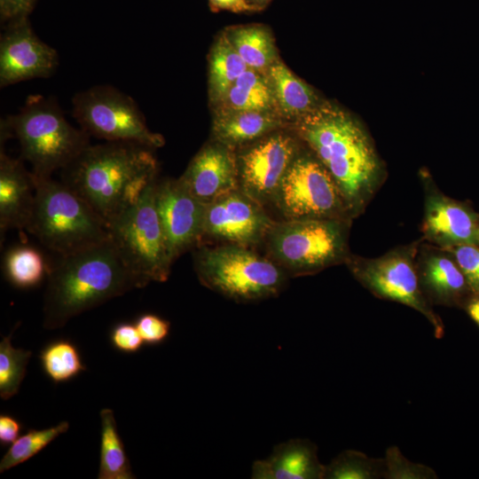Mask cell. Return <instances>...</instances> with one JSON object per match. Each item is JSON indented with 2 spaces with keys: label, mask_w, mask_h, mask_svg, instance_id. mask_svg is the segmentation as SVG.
I'll list each match as a JSON object with an SVG mask.
<instances>
[{
  "label": "cell",
  "mask_w": 479,
  "mask_h": 479,
  "mask_svg": "<svg viewBox=\"0 0 479 479\" xmlns=\"http://www.w3.org/2000/svg\"><path fill=\"white\" fill-rule=\"evenodd\" d=\"M294 131L330 172L357 218L386 178L368 134L350 115L329 104L318 105L294 121Z\"/></svg>",
  "instance_id": "cell-1"
},
{
  "label": "cell",
  "mask_w": 479,
  "mask_h": 479,
  "mask_svg": "<svg viewBox=\"0 0 479 479\" xmlns=\"http://www.w3.org/2000/svg\"><path fill=\"white\" fill-rule=\"evenodd\" d=\"M153 150L133 142L90 144L62 169V182L108 226L158 178Z\"/></svg>",
  "instance_id": "cell-2"
},
{
  "label": "cell",
  "mask_w": 479,
  "mask_h": 479,
  "mask_svg": "<svg viewBox=\"0 0 479 479\" xmlns=\"http://www.w3.org/2000/svg\"><path fill=\"white\" fill-rule=\"evenodd\" d=\"M43 327H63L72 318L137 288L111 240L60 256L48 266Z\"/></svg>",
  "instance_id": "cell-3"
},
{
  "label": "cell",
  "mask_w": 479,
  "mask_h": 479,
  "mask_svg": "<svg viewBox=\"0 0 479 479\" xmlns=\"http://www.w3.org/2000/svg\"><path fill=\"white\" fill-rule=\"evenodd\" d=\"M11 135L32 173L41 177L63 169L90 145V135L72 126L58 105L41 95L29 96L19 113L1 124V137Z\"/></svg>",
  "instance_id": "cell-4"
},
{
  "label": "cell",
  "mask_w": 479,
  "mask_h": 479,
  "mask_svg": "<svg viewBox=\"0 0 479 479\" xmlns=\"http://www.w3.org/2000/svg\"><path fill=\"white\" fill-rule=\"evenodd\" d=\"M34 178L35 205L27 231L46 248L63 256L110 239L107 224L69 186L51 177Z\"/></svg>",
  "instance_id": "cell-5"
},
{
  "label": "cell",
  "mask_w": 479,
  "mask_h": 479,
  "mask_svg": "<svg viewBox=\"0 0 479 479\" xmlns=\"http://www.w3.org/2000/svg\"><path fill=\"white\" fill-rule=\"evenodd\" d=\"M193 261L201 285L236 302L275 297L289 278L266 255L239 245L200 246Z\"/></svg>",
  "instance_id": "cell-6"
},
{
  "label": "cell",
  "mask_w": 479,
  "mask_h": 479,
  "mask_svg": "<svg viewBox=\"0 0 479 479\" xmlns=\"http://www.w3.org/2000/svg\"><path fill=\"white\" fill-rule=\"evenodd\" d=\"M352 223L351 219L277 220L263 246L288 277L313 275L345 263L351 254Z\"/></svg>",
  "instance_id": "cell-7"
},
{
  "label": "cell",
  "mask_w": 479,
  "mask_h": 479,
  "mask_svg": "<svg viewBox=\"0 0 479 479\" xmlns=\"http://www.w3.org/2000/svg\"><path fill=\"white\" fill-rule=\"evenodd\" d=\"M157 179L108 224L110 240L137 288L168 280L174 263L155 204Z\"/></svg>",
  "instance_id": "cell-8"
},
{
  "label": "cell",
  "mask_w": 479,
  "mask_h": 479,
  "mask_svg": "<svg viewBox=\"0 0 479 479\" xmlns=\"http://www.w3.org/2000/svg\"><path fill=\"white\" fill-rule=\"evenodd\" d=\"M420 241L421 238L395 247L373 258L351 253L344 264L352 277L375 297L420 313L430 324L434 336L442 339L444 324L423 294L418 279L416 255Z\"/></svg>",
  "instance_id": "cell-9"
},
{
  "label": "cell",
  "mask_w": 479,
  "mask_h": 479,
  "mask_svg": "<svg viewBox=\"0 0 479 479\" xmlns=\"http://www.w3.org/2000/svg\"><path fill=\"white\" fill-rule=\"evenodd\" d=\"M271 207L279 220L355 219L337 183L310 149L301 148Z\"/></svg>",
  "instance_id": "cell-10"
},
{
  "label": "cell",
  "mask_w": 479,
  "mask_h": 479,
  "mask_svg": "<svg viewBox=\"0 0 479 479\" xmlns=\"http://www.w3.org/2000/svg\"><path fill=\"white\" fill-rule=\"evenodd\" d=\"M73 115L90 136L109 142H133L152 149L164 137L151 131L135 101L109 85L80 91L73 98Z\"/></svg>",
  "instance_id": "cell-11"
},
{
  "label": "cell",
  "mask_w": 479,
  "mask_h": 479,
  "mask_svg": "<svg viewBox=\"0 0 479 479\" xmlns=\"http://www.w3.org/2000/svg\"><path fill=\"white\" fill-rule=\"evenodd\" d=\"M299 137L283 129L235 150L239 190L271 207L281 181L301 150Z\"/></svg>",
  "instance_id": "cell-12"
},
{
  "label": "cell",
  "mask_w": 479,
  "mask_h": 479,
  "mask_svg": "<svg viewBox=\"0 0 479 479\" xmlns=\"http://www.w3.org/2000/svg\"><path fill=\"white\" fill-rule=\"evenodd\" d=\"M276 221L264 207L234 190L205 205L201 241L209 239L255 248L263 245Z\"/></svg>",
  "instance_id": "cell-13"
},
{
  "label": "cell",
  "mask_w": 479,
  "mask_h": 479,
  "mask_svg": "<svg viewBox=\"0 0 479 479\" xmlns=\"http://www.w3.org/2000/svg\"><path fill=\"white\" fill-rule=\"evenodd\" d=\"M420 179L424 194L421 239L443 248L477 245L479 213L471 203L444 194L426 172Z\"/></svg>",
  "instance_id": "cell-14"
},
{
  "label": "cell",
  "mask_w": 479,
  "mask_h": 479,
  "mask_svg": "<svg viewBox=\"0 0 479 479\" xmlns=\"http://www.w3.org/2000/svg\"><path fill=\"white\" fill-rule=\"evenodd\" d=\"M155 204L167 245L175 261L199 246L202 238L205 204L177 179H157Z\"/></svg>",
  "instance_id": "cell-15"
},
{
  "label": "cell",
  "mask_w": 479,
  "mask_h": 479,
  "mask_svg": "<svg viewBox=\"0 0 479 479\" xmlns=\"http://www.w3.org/2000/svg\"><path fill=\"white\" fill-rule=\"evenodd\" d=\"M58 53L43 42L27 18L8 26L0 40V86L51 75L58 66Z\"/></svg>",
  "instance_id": "cell-16"
},
{
  "label": "cell",
  "mask_w": 479,
  "mask_h": 479,
  "mask_svg": "<svg viewBox=\"0 0 479 479\" xmlns=\"http://www.w3.org/2000/svg\"><path fill=\"white\" fill-rule=\"evenodd\" d=\"M416 271L422 293L432 306L462 309L473 294L452 255L422 239Z\"/></svg>",
  "instance_id": "cell-17"
},
{
  "label": "cell",
  "mask_w": 479,
  "mask_h": 479,
  "mask_svg": "<svg viewBox=\"0 0 479 479\" xmlns=\"http://www.w3.org/2000/svg\"><path fill=\"white\" fill-rule=\"evenodd\" d=\"M179 179L205 205L238 190L235 150L211 138L193 156Z\"/></svg>",
  "instance_id": "cell-18"
},
{
  "label": "cell",
  "mask_w": 479,
  "mask_h": 479,
  "mask_svg": "<svg viewBox=\"0 0 479 479\" xmlns=\"http://www.w3.org/2000/svg\"><path fill=\"white\" fill-rule=\"evenodd\" d=\"M35 198L32 171L20 160L0 153V235L1 243L9 229H26L31 219Z\"/></svg>",
  "instance_id": "cell-19"
},
{
  "label": "cell",
  "mask_w": 479,
  "mask_h": 479,
  "mask_svg": "<svg viewBox=\"0 0 479 479\" xmlns=\"http://www.w3.org/2000/svg\"><path fill=\"white\" fill-rule=\"evenodd\" d=\"M325 465L317 445L309 439L294 438L274 446L271 455L255 460L253 479H323Z\"/></svg>",
  "instance_id": "cell-20"
},
{
  "label": "cell",
  "mask_w": 479,
  "mask_h": 479,
  "mask_svg": "<svg viewBox=\"0 0 479 479\" xmlns=\"http://www.w3.org/2000/svg\"><path fill=\"white\" fill-rule=\"evenodd\" d=\"M284 125L285 120L273 111L215 113L212 139L236 150Z\"/></svg>",
  "instance_id": "cell-21"
},
{
  "label": "cell",
  "mask_w": 479,
  "mask_h": 479,
  "mask_svg": "<svg viewBox=\"0 0 479 479\" xmlns=\"http://www.w3.org/2000/svg\"><path fill=\"white\" fill-rule=\"evenodd\" d=\"M266 75L277 110L284 120L294 122L318 106L313 90L281 60L272 64Z\"/></svg>",
  "instance_id": "cell-22"
},
{
  "label": "cell",
  "mask_w": 479,
  "mask_h": 479,
  "mask_svg": "<svg viewBox=\"0 0 479 479\" xmlns=\"http://www.w3.org/2000/svg\"><path fill=\"white\" fill-rule=\"evenodd\" d=\"M215 113L239 111L278 112L267 75L248 68L213 104Z\"/></svg>",
  "instance_id": "cell-23"
},
{
  "label": "cell",
  "mask_w": 479,
  "mask_h": 479,
  "mask_svg": "<svg viewBox=\"0 0 479 479\" xmlns=\"http://www.w3.org/2000/svg\"><path fill=\"white\" fill-rule=\"evenodd\" d=\"M224 34L248 68L266 74L279 59L274 38L262 25L232 27Z\"/></svg>",
  "instance_id": "cell-24"
},
{
  "label": "cell",
  "mask_w": 479,
  "mask_h": 479,
  "mask_svg": "<svg viewBox=\"0 0 479 479\" xmlns=\"http://www.w3.org/2000/svg\"><path fill=\"white\" fill-rule=\"evenodd\" d=\"M247 69L226 35L222 34L212 45L208 55V90L212 105Z\"/></svg>",
  "instance_id": "cell-25"
},
{
  "label": "cell",
  "mask_w": 479,
  "mask_h": 479,
  "mask_svg": "<svg viewBox=\"0 0 479 479\" xmlns=\"http://www.w3.org/2000/svg\"><path fill=\"white\" fill-rule=\"evenodd\" d=\"M101 438L98 479H134L112 409L100 411Z\"/></svg>",
  "instance_id": "cell-26"
},
{
  "label": "cell",
  "mask_w": 479,
  "mask_h": 479,
  "mask_svg": "<svg viewBox=\"0 0 479 479\" xmlns=\"http://www.w3.org/2000/svg\"><path fill=\"white\" fill-rule=\"evenodd\" d=\"M43 371L54 383L67 382L86 370L77 346L68 339H57L40 351Z\"/></svg>",
  "instance_id": "cell-27"
},
{
  "label": "cell",
  "mask_w": 479,
  "mask_h": 479,
  "mask_svg": "<svg viewBox=\"0 0 479 479\" xmlns=\"http://www.w3.org/2000/svg\"><path fill=\"white\" fill-rule=\"evenodd\" d=\"M4 271L8 281L17 288L28 289L38 286L45 274L46 265L42 254L33 247L23 245L7 251Z\"/></svg>",
  "instance_id": "cell-28"
},
{
  "label": "cell",
  "mask_w": 479,
  "mask_h": 479,
  "mask_svg": "<svg viewBox=\"0 0 479 479\" xmlns=\"http://www.w3.org/2000/svg\"><path fill=\"white\" fill-rule=\"evenodd\" d=\"M383 458H372L357 450H344L325 465L323 479H384Z\"/></svg>",
  "instance_id": "cell-29"
},
{
  "label": "cell",
  "mask_w": 479,
  "mask_h": 479,
  "mask_svg": "<svg viewBox=\"0 0 479 479\" xmlns=\"http://www.w3.org/2000/svg\"><path fill=\"white\" fill-rule=\"evenodd\" d=\"M68 428L69 423L61 421L48 428L28 429L6 451L0 461V472L3 473L31 459Z\"/></svg>",
  "instance_id": "cell-30"
},
{
  "label": "cell",
  "mask_w": 479,
  "mask_h": 479,
  "mask_svg": "<svg viewBox=\"0 0 479 479\" xmlns=\"http://www.w3.org/2000/svg\"><path fill=\"white\" fill-rule=\"evenodd\" d=\"M17 326L0 342V397L7 400L15 396L25 378L27 365L32 352L16 349L12 344V337Z\"/></svg>",
  "instance_id": "cell-31"
},
{
  "label": "cell",
  "mask_w": 479,
  "mask_h": 479,
  "mask_svg": "<svg viewBox=\"0 0 479 479\" xmlns=\"http://www.w3.org/2000/svg\"><path fill=\"white\" fill-rule=\"evenodd\" d=\"M384 479H436V472L430 467L408 459L397 446L385 452Z\"/></svg>",
  "instance_id": "cell-32"
},
{
  "label": "cell",
  "mask_w": 479,
  "mask_h": 479,
  "mask_svg": "<svg viewBox=\"0 0 479 479\" xmlns=\"http://www.w3.org/2000/svg\"><path fill=\"white\" fill-rule=\"evenodd\" d=\"M462 271L474 294H479V246L463 245L446 248Z\"/></svg>",
  "instance_id": "cell-33"
},
{
  "label": "cell",
  "mask_w": 479,
  "mask_h": 479,
  "mask_svg": "<svg viewBox=\"0 0 479 479\" xmlns=\"http://www.w3.org/2000/svg\"><path fill=\"white\" fill-rule=\"evenodd\" d=\"M135 325L144 341L148 345L164 342L169 334L170 323L153 313L140 315Z\"/></svg>",
  "instance_id": "cell-34"
},
{
  "label": "cell",
  "mask_w": 479,
  "mask_h": 479,
  "mask_svg": "<svg viewBox=\"0 0 479 479\" xmlns=\"http://www.w3.org/2000/svg\"><path fill=\"white\" fill-rule=\"evenodd\" d=\"M110 342L114 349L123 353H136L144 341L135 325L122 322L115 325L110 333Z\"/></svg>",
  "instance_id": "cell-35"
},
{
  "label": "cell",
  "mask_w": 479,
  "mask_h": 479,
  "mask_svg": "<svg viewBox=\"0 0 479 479\" xmlns=\"http://www.w3.org/2000/svg\"><path fill=\"white\" fill-rule=\"evenodd\" d=\"M35 0H0L3 20L11 22L26 19L32 11Z\"/></svg>",
  "instance_id": "cell-36"
},
{
  "label": "cell",
  "mask_w": 479,
  "mask_h": 479,
  "mask_svg": "<svg viewBox=\"0 0 479 479\" xmlns=\"http://www.w3.org/2000/svg\"><path fill=\"white\" fill-rule=\"evenodd\" d=\"M21 431L20 422L9 414H0V444H12L20 436Z\"/></svg>",
  "instance_id": "cell-37"
},
{
  "label": "cell",
  "mask_w": 479,
  "mask_h": 479,
  "mask_svg": "<svg viewBox=\"0 0 479 479\" xmlns=\"http://www.w3.org/2000/svg\"><path fill=\"white\" fill-rule=\"evenodd\" d=\"M212 6L232 12L254 11L247 0H209Z\"/></svg>",
  "instance_id": "cell-38"
},
{
  "label": "cell",
  "mask_w": 479,
  "mask_h": 479,
  "mask_svg": "<svg viewBox=\"0 0 479 479\" xmlns=\"http://www.w3.org/2000/svg\"><path fill=\"white\" fill-rule=\"evenodd\" d=\"M462 310H465L470 319L479 327V294H472L464 303Z\"/></svg>",
  "instance_id": "cell-39"
},
{
  "label": "cell",
  "mask_w": 479,
  "mask_h": 479,
  "mask_svg": "<svg viewBox=\"0 0 479 479\" xmlns=\"http://www.w3.org/2000/svg\"><path fill=\"white\" fill-rule=\"evenodd\" d=\"M254 11L263 8L270 0H247Z\"/></svg>",
  "instance_id": "cell-40"
},
{
  "label": "cell",
  "mask_w": 479,
  "mask_h": 479,
  "mask_svg": "<svg viewBox=\"0 0 479 479\" xmlns=\"http://www.w3.org/2000/svg\"><path fill=\"white\" fill-rule=\"evenodd\" d=\"M476 244L477 246H479V225H478L477 233H476Z\"/></svg>",
  "instance_id": "cell-41"
}]
</instances>
